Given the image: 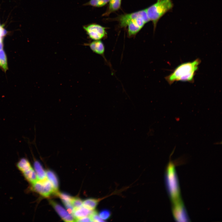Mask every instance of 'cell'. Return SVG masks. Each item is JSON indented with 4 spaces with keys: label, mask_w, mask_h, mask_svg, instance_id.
Returning <instances> with one entry per match:
<instances>
[{
    "label": "cell",
    "mask_w": 222,
    "mask_h": 222,
    "mask_svg": "<svg viewBox=\"0 0 222 222\" xmlns=\"http://www.w3.org/2000/svg\"><path fill=\"white\" fill-rule=\"evenodd\" d=\"M201 62V60L197 58L191 62L182 63L166 76L165 80L170 85L175 82L179 81L193 83Z\"/></svg>",
    "instance_id": "cell-1"
},
{
    "label": "cell",
    "mask_w": 222,
    "mask_h": 222,
    "mask_svg": "<svg viewBox=\"0 0 222 222\" xmlns=\"http://www.w3.org/2000/svg\"><path fill=\"white\" fill-rule=\"evenodd\" d=\"M173 6L171 0H157L156 2L146 9L148 18L152 22L154 28L159 19Z\"/></svg>",
    "instance_id": "cell-2"
},
{
    "label": "cell",
    "mask_w": 222,
    "mask_h": 222,
    "mask_svg": "<svg viewBox=\"0 0 222 222\" xmlns=\"http://www.w3.org/2000/svg\"><path fill=\"white\" fill-rule=\"evenodd\" d=\"M119 20L122 27H127L130 23L134 22L138 24L142 28L146 23L150 21L146 9L122 15L119 18Z\"/></svg>",
    "instance_id": "cell-3"
},
{
    "label": "cell",
    "mask_w": 222,
    "mask_h": 222,
    "mask_svg": "<svg viewBox=\"0 0 222 222\" xmlns=\"http://www.w3.org/2000/svg\"><path fill=\"white\" fill-rule=\"evenodd\" d=\"M168 189L174 203L181 201L179 197V190L174 168L172 166L168 167L166 175Z\"/></svg>",
    "instance_id": "cell-4"
},
{
    "label": "cell",
    "mask_w": 222,
    "mask_h": 222,
    "mask_svg": "<svg viewBox=\"0 0 222 222\" xmlns=\"http://www.w3.org/2000/svg\"><path fill=\"white\" fill-rule=\"evenodd\" d=\"M16 165L25 179L30 185L37 181V177L35 170L27 158H20Z\"/></svg>",
    "instance_id": "cell-5"
},
{
    "label": "cell",
    "mask_w": 222,
    "mask_h": 222,
    "mask_svg": "<svg viewBox=\"0 0 222 222\" xmlns=\"http://www.w3.org/2000/svg\"><path fill=\"white\" fill-rule=\"evenodd\" d=\"M31 189L42 196L48 197L56 192L50 182L46 178L42 180H37L30 185Z\"/></svg>",
    "instance_id": "cell-6"
},
{
    "label": "cell",
    "mask_w": 222,
    "mask_h": 222,
    "mask_svg": "<svg viewBox=\"0 0 222 222\" xmlns=\"http://www.w3.org/2000/svg\"><path fill=\"white\" fill-rule=\"evenodd\" d=\"M89 37L94 40H101L106 35L105 28L96 24H91L83 27Z\"/></svg>",
    "instance_id": "cell-7"
},
{
    "label": "cell",
    "mask_w": 222,
    "mask_h": 222,
    "mask_svg": "<svg viewBox=\"0 0 222 222\" xmlns=\"http://www.w3.org/2000/svg\"><path fill=\"white\" fill-rule=\"evenodd\" d=\"M49 202L62 219L64 221H75V219L72 215L69 213L60 205L51 200H49Z\"/></svg>",
    "instance_id": "cell-8"
},
{
    "label": "cell",
    "mask_w": 222,
    "mask_h": 222,
    "mask_svg": "<svg viewBox=\"0 0 222 222\" xmlns=\"http://www.w3.org/2000/svg\"><path fill=\"white\" fill-rule=\"evenodd\" d=\"M85 45L88 46L91 50L96 54L103 56L105 51V47L101 40H94Z\"/></svg>",
    "instance_id": "cell-9"
},
{
    "label": "cell",
    "mask_w": 222,
    "mask_h": 222,
    "mask_svg": "<svg viewBox=\"0 0 222 222\" xmlns=\"http://www.w3.org/2000/svg\"><path fill=\"white\" fill-rule=\"evenodd\" d=\"M95 211L85 207H81L78 208L74 209L72 215L76 220L86 216H90Z\"/></svg>",
    "instance_id": "cell-10"
},
{
    "label": "cell",
    "mask_w": 222,
    "mask_h": 222,
    "mask_svg": "<svg viewBox=\"0 0 222 222\" xmlns=\"http://www.w3.org/2000/svg\"><path fill=\"white\" fill-rule=\"evenodd\" d=\"M47 179L50 182L56 192V195L58 191L59 182L58 178L55 174L51 170H47L46 171Z\"/></svg>",
    "instance_id": "cell-11"
},
{
    "label": "cell",
    "mask_w": 222,
    "mask_h": 222,
    "mask_svg": "<svg viewBox=\"0 0 222 222\" xmlns=\"http://www.w3.org/2000/svg\"><path fill=\"white\" fill-rule=\"evenodd\" d=\"M34 166L37 175V180H42L47 178L46 172L38 161L34 160Z\"/></svg>",
    "instance_id": "cell-12"
},
{
    "label": "cell",
    "mask_w": 222,
    "mask_h": 222,
    "mask_svg": "<svg viewBox=\"0 0 222 222\" xmlns=\"http://www.w3.org/2000/svg\"><path fill=\"white\" fill-rule=\"evenodd\" d=\"M101 199L94 198L87 199L83 201V206L88 209L94 210L98 204L99 202L101 200Z\"/></svg>",
    "instance_id": "cell-13"
},
{
    "label": "cell",
    "mask_w": 222,
    "mask_h": 222,
    "mask_svg": "<svg viewBox=\"0 0 222 222\" xmlns=\"http://www.w3.org/2000/svg\"><path fill=\"white\" fill-rule=\"evenodd\" d=\"M108 9L105 14L118 10L121 6V0H109Z\"/></svg>",
    "instance_id": "cell-14"
},
{
    "label": "cell",
    "mask_w": 222,
    "mask_h": 222,
    "mask_svg": "<svg viewBox=\"0 0 222 222\" xmlns=\"http://www.w3.org/2000/svg\"><path fill=\"white\" fill-rule=\"evenodd\" d=\"M109 0H90L87 4L95 7H101L105 5Z\"/></svg>",
    "instance_id": "cell-15"
},
{
    "label": "cell",
    "mask_w": 222,
    "mask_h": 222,
    "mask_svg": "<svg viewBox=\"0 0 222 222\" xmlns=\"http://www.w3.org/2000/svg\"><path fill=\"white\" fill-rule=\"evenodd\" d=\"M61 199L64 205L71 204L72 197L67 194L61 193L59 191L56 194Z\"/></svg>",
    "instance_id": "cell-16"
},
{
    "label": "cell",
    "mask_w": 222,
    "mask_h": 222,
    "mask_svg": "<svg viewBox=\"0 0 222 222\" xmlns=\"http://www.w3.org/2000/svg\"><path fill=\"white\" fill-rule=\"evenodd\" d=\"M71 203L74 209L78 208L83 206V201L79 197H73Z\"/></svg>",
    "instance_id": "cell-17"
},
{
    "label": "cell",
    "mask_w": 222,
    "mask_h": 222,
    "mask_svg": "<svg viewBox=\"0 0 222 222\" xmlns=\"http://www.w3.org/2000/svg\"><path fill=\"white\" fill-rule=\"evenodd\" d=\"M111 213L108 210H103L101 211L99 214L100 217L103 220H108L110 217Z\"/></svg>",
    "instance_id": "cell-18"
},
{
    "label": "cell",
    "mask_w": 222,
    "mask_h": 222,
    "mask_svg": "<svg viewBox=\"0 0 222 222\" xmlns=\"http://www.w3.org/2000/svg\"><path fill=\"white\" fill-rule=\"evenodd\" d=\"M92 222H104L103 220L98 214L97 212L95 211L90 216Z\"/></svg>",
    "instance_id": "cell-19"
},
{
    "label": "cell",
    "mask_w": 222,
    "mask_h": 222,
    "mask_svg": "<svg viewBox=\"0 0 222 222\" xmlns=\"http://www.w3.org/2000/svg\"><path fill=\"white\" fill-rule=\"evenodd\" d=\"M75 221L92 222V221L90 216H88L77 219Z\"/></svg>",
    "instance_id": "cell-20"
},
{
    "label": "cell",
    "mask_w": 222,
    "mask_h": 222,
    "mask_svg": "<svg viewBox=\"0 0 222 222\" xmlns=\"http://www.w3.org/2000/svg\"><path fill=\"white\" fill-rule=\"evenodd\" d=\"M6 31L2 26L0 24V41L2 39L3 36L5 34Z\"/></svg>",
    "instance_id": "cell-21"
}]
</instances>
